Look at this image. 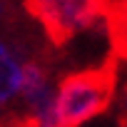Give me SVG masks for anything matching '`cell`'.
Masks as SVG:
<instances>
[{"label":"cell","mask_w":127,"mask_h":127,"mask_svg":"<svg viewBox=\"0 0 127 127\" xmlns=\"http://www.w3.org/2000/svg\"><path fill=\"white\" fill-rule=\"evenodd\" d=\"M120 60L90 70H77L65 75L55 85V127H80L92 117L102 115L117 87Z\"/></svg>","instance_id":"6da1fadb"},{"label":"cell","mask_w":127,"mask_h":127,"mask_svg":"<svg viewBox=\"0 0 127 127\" xmlns=\"http://www.w3.org/2000/svg\"><path fill=\"white\" fill-rule=\"evenodd\" d=\"M23 5L45 37L60 47L95 25H105L107 0H23Z\"/></svg>","instance_id":"7a4b0ae2"},{"label":"cell","mask_w":127,"mask_h":127,"mask_svg":"<svg viewBox=\"0 0 127 127\" xmlns=\"http://www.w3.org/2000/svg\"><path fill=\"white\" fill-rule=\"evenodd\" d=\"M18 23L0 28V122H10L18 110L25 60L40 52H25V37L15 30Z\"/></svg>","instance_id":"3957f363"},{"label":"cell","mask_w":127,"mask_h":127,"mask_svg":"<svg viewBox=\"0 0 127 127\" xmlns=\"http://www.w3.org/2000/svg\"><path fill=\"white\" fill-rule=\"evenodd\" d=\"M105 30L110 37L112 57L127 62V0H107Z\"/></svg>","instance_id":"277c9868"},{"label":"cell","mask_w":127,"mask_h":127,"mask_svg":"<svg viewBox=\"0 0 127 127\" xmlns=\"http://www.w3.org/2000/svg\"><path fill=\"white\" fill-rule=\"evenodd\" d=\"M18 23V8L13 0H0V28H8Z\"/></svg>","instance_id":"5b68a950"},{"label":"cell","mask_w":127,"mask_h":127,"mask_svg":"<svg viewBox=\"0 0 127 127\" xmlns=\"http://www.w3.org/2000/svg\"><path fill=\"white\" fill-rule=\"evenodd\" d=\"M125 115H127V87H125Z\"/></svg>","instance_id":"8992f818"},{"label":"cell","mask_w":127,"mask_h":127,"mask_svg":"<svg viewBox=\"0 0 127 127\" xmlns=\"http://www.w3.org/2000/svg\"><path fill=\"white\" fill-rule=\"evenodd\" d=\"M0 127H8V125H0Z\"/></svg>","instance_id":"52a82bcc"}]
</instances>
